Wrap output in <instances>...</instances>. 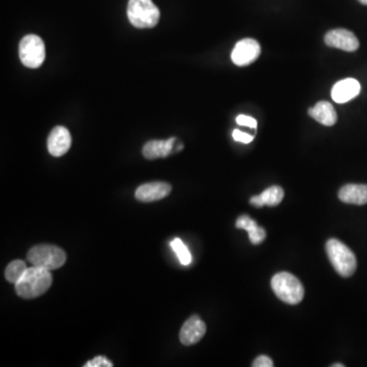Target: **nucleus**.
<instances>
[{
    "label": "nucleus",
    "instance_id": "1",
    "mask_svg": "<svg viewBox=\"0 0 367 367\" xmlns=\"http://www.w3.org/2000/svg\"><path fill=\"white\" fill-rule=\"evenodd\" d=\"M52 284L50 270L32 266L15 284L16 292L23 299H34L49 290Z\"/></svg>",
    "mask_w": 367,
    "mask_h": 367
},
{
    "label": "nucleus",
    "instance_id": "2",
    "mask_svg": "<svg viewBox=\"0 0 367 367\" xmlns=\"http://www.w3.org/2000/svg\"><path fill=\"white\" fill-rule=\"evenodd\" d=\"M325 250L332 267L338 275L349 277L354 274L357 268V260L350 248L337 239H330L325 245Z\"/></svg>",
    "mask_w": 367,
    "mask_h": 367
},
{
    "label": "nucleus",
    "instance_id": "3",
    "mask_svg": "<svg viewBox=\"0 0 367 367\" xmlns=\"http://www.w3.org/2000/svg\"><path fill=\"white\" fill-rule=\"evenodd\" d=\"M272 289L281 301L289 305H297L304 298V287L301 282L290 272H279L272 279Z\"/></svg>",
    "mask_w": 367,
    "mask_h": 367
},
{
    "label": "nucleus",
    "instance_id": "4",
    "mask_svg": "<svg viewBox=\"0 0 367 367\" xmlns=\"http://www.w3.org/2000/svg\"><path fill=\"white\" fill-rule=\"evenodd\" d=\"M128 18L138 29H151L160 23V8L152 0H128Z\"/></svg>",
    "mask_w": 367,
    "mask_h": 367
},
{
    "label": "nucleus",
    "instance_id": "5",
    "mask_svg": "<svg viewBox=\"0 0 367 367\" xmlns=\"http://www.w3.org/2000/svg\"><path fill=\"white\" fill-rule=\"evenodd\" d=\"M28 260L37 267L54 270L64 265L66 255L63 249L54 245H38L29 250Z\"/></svg>",
    "mask_w": 367,
    "mask_h": 367
},
{
    "label": "nucleus",
    "instance_id": "6",
    "mask_svg": "<svg viewBox=\"0 0 367 367\" xmlns=\"http://www.w3.org/2000/svg\"><path fill=\"white\" fill-rule=\"evenodd\" d=\"M20 61L26 68H37L42 66L46 56L45 45L42 39L33 34L25 36L18 46Z\"/></svg>",
    "mask_w": 367,
    "mask_h": 367
},
{
    "label": "nucleus",
    "instance_id": "7",
    "mask_svg": "<svg viewBox=\"0 0 367 367\" xmlns=\"http://www.w3.org/2000/svg\"><path fill=\"white\" fill-rule=\"evenodd\" d=\"M183 148L182 142L173 137L167 140H152L147 142L142 149V153L146 160H155L180 152Z\"/></svg>",
    "mask_w": 367,
    "mask_h": 367
},
{
    "label": "nucleus",
    "instance_id": "8",
    "mask_svg": "<svg viewBox=\"0 0 367 367\" xmlns=\"http://www.w3.org/2000/svg\"><path fill=\"white\" fill-rule=\"evenodd\" d=\"M261 48L256 40L245 38L239 41L231 52V61L238 66L253 64L260 55Z\"/></svg>",
    "mask_w": 367,
    "mask_h": 367
},
{
    "label": "nucleus",
    "instance_id": "9",
    "mask_svg": "<svg viewBox=\"0 0 367 367\" xmlns=\"http://www.w3.org/2000/svg\"><path fill=\"white\" fill-rule=\"evenodd\" d=\"M325 44L329 47L338 48L344 52H356L359 48V40L353 32L346 29H335L327 32L325 36Z\"/></svg>",
    "mask_w": 367,
    "mask_h": 367
},
{
    "label": "nucleus",
    "instance_id": "10",
    "mask_svg": "<svg viewBox=\"0 0 367 367\" xmlns=\"http://www.w3.org/2000/svg\"><path fill=\"white\" fill-rule=\"evenodd\" d=\"M71 146H72V136L68 128L59 126L50 132L47 140L48 151L50 155L54 157H61L70 150Z\"/></svg>",
    "mask_w": 367,
    "mask_h": 367
},
{
    "label": "nucleus",
    "instance_id": "11",
    "mask_svg": "<svg viewBox=\"0 0 367 367\" xmlns=\"http://www.w3.org/2000/svg\"><path fill=\"white\" fill-rule=\"evenodd\" d=\"M206 332V325L198 315H193L186 320L180 332V341L183 345L192 346L198 343Z\"/></svg>",
    "mask_w": 367,
    "mask_h": 367
},
{
    "label": "nucleus",
    "instance_id": "12",
    "mask_svg": "<svg viewBox=\"0 0 367 367\" xmlns=\"http://www.w3.org/2000/svg\"><path fill=\"white\" fill-rule=\"evenodd\" d=\"M172 192L169 184L164 182H153L143 184L135 193L137 200L141 202H153L162 200L169 196Z\"/></svg>",
    "mask_w": 367,
    "mask_h": 367
},
{
    "label": "nucleus",
    "instance_id": "13",
    "mask_svg": "<svg viewBox=\"0 0 367 367\" xmlns=\"http://www.w3.org/2000/svg\"><path fill=\"white\" fill-rule=\"evenodd\" d=\"M361 86L357 80L349 78L337 82L332 89V98L335 102L346 103L359 95Z\"/></svg>",
    "mask_w": 367,
    "mask_h": 367
},
{
    "label": "nucleus",
    "instance_id": "14",
    "mask_svg": "<svg viewBox=\"0 0 367 367\" xmlns=\"http://www.w3.org/2000/svg\"><path fill=\"white\" fill-rule=\"evenodd\" d=\"M338 196L344 203L364 205L367 204V185L348 184L339 189Z\"/></svg>",
    "mask_w": 367,
    "mask_h": 367
},
{
    "label": "nucleus",
    "instance_id": "15",
    "mask_svg": "<svg viewBox=\"0 0 367 367\" xmlns=\"http://www.w3.org/2000/svg\"><path fill=\"white\" fill-rule=\"evenodd\" d=\"M308 114L312 119L327 127H332L338 121L336 110L327 101H320L316 103L315 107L309 109Z\"/></svg>",
    "mask_w": 367,
    "mask_h": 367
},
{
    "label": "nucleus",
    "instance_id": "16",
    "mask_svg": "<svg viewBox=\"0 0 367 367\" xmlns=\"http://www.w3.org/2000/svg\"><path fill=\"white\" fill-rule=\"evenodd\" d=\"M236 228L245 229L249 236L250 242L254 245L261 244L266 238L265 229L257 226L256 222L248 215H241L236 222Z\"/></svg>",
    "mask_w": 367,
    "mask_h": 367
},
{
    "label": "nucleus",
    "instance_id": "17",
    "mask_svg": "<svg viewBox=\"0 0 367 367\" xmlns=\"http://www.w3.org/2000/svg\"><path fill=\"white\" fill-rule=\"evenodd\" d=\"M284 196V190L279 186H272L260 194L265 206H270V207L279 205L283 201Z\"/></svg>",
    "mask_w": 367,
    "mask_h": 367
},
{
    "label": "nucleus",
    "instance_id": "18",
    "mask_svg": "<svg viewBox=\"0 0 367 367\" xmlns=\"http://www.w3.org/2000/svg\"><path fill=\"white\" fill-rule=\"evenodd\" d=\"M27 270V265L24 261L13 260V263H9L4 272L6 279H8V283L16 284L22 279Z\"/></svg>",
    "mask_w": 367,
    "mask_h": 367
},
{
    "label": "nucleus",
    "instance_id": "19",
    "mask_svg": "<svg viewBox=\"0 0 367 367\" xmlns=\"http://www.w3.org/2000/svg\"><path fill=\"white\" fill-rule=\"evenodd\" d=\"M174 253L178 255L179 260L183 265H189L192 263V256L187 246L181 239L176 238L171 242Z\"/></svg>",
    "mask_w": 367,
    "mask_h": 367
},
{
    "label": "nucleus",
    "instance_id": "20",
    "mask_svg": "<svg viewBox=\"0 0 367 367\" xmlns=\"http://www.w3.org/2000/svg\"><path fill=\"white\" fill-rule=\"evenodd\" d=\"M85 367H112L114 364L110 360L107 359V357L102 356H96L93 358V359L90 360V361L87 362L84 366Z\"/></svg>",
    "mask_w": 367,
    "mask_h": 367
},
{
    "label": "nucleus",
    "instance_id": "21",
    "mask_svg": "<svg viewBox=\"0 0 367 367\" xmlns=\"http://www.w3.org/2000/svg\"><path fill=\"white\" fill-rule=\"evenodd\" d=\"M236 121H237L238 125L244 126V127L251 128H257L256 119L251 118V116H245V114H240V116H238L237 119H236Z\"/></svg>",
    "mask_w": 367,
    "mask_h": 367
},
{
    "label": "nucleus",
    "instance_id": "22",
    "mask_svg": "<svg viewBox=\"0 0 367 367\" xmlns=\"http://www.w3.org/2000/svg\"><path fill=\"white\" fill-rule=\"evenodd\" d=\"M233 138L235 141L241 142V143L249 144L253 141L254 137L247 133L241 132L240 130H234Z\"/></svg>",
    "mask_w": 367,
    "mask_h": 367
},
{
    "label": "nucleus",
    "instance_id": "23",
    "mask_svg": "<svg viewBox=\"0 0 367 367\" xmlns=\"http://www.w3.org/2000/svg\"><path fill=\"white\" fill-rule=\"evenodd\" d=\"M252 366L253 367H272L274 366V362L270 359V357L266 356V355H260L254 360L253 363H252Z\"/></svg>",
    "mask_w": 367,
    "mask_h": 367
},
{
    "label": "nucleus",
    "instance_id": "24",
    "mask_svg": "<svg viewBox=\"0 0 367 367\" xmlns=\"http://www.w3.org/2000/svg\"><path fill=\"white\" fill-rule=\"evenodd\" d=\"M250 204L253 205L254 207L261 208L265 206V203H263V199H261L260 195H257V196H253L250 198Z\"/></svg>",
    "mask_w": 367,
    "mask_h": 367
},
{
    "label": "nucleus",
    "instance_id": "25",
    "mask_svg": "<svg viewBox=\"0 0 367 367\" xmlns=\"http://www.w3.org/2000/svg\"><path fill=\"white\" fill-rule=\"evenodd\" d=\"M360 4H363V6H367V0H358Z\"/></svg>",
    "mask_w": 367,
    "mask_h": 367
},
{
    "label": "nucleus",
    "instance_id": "26",
    "mask_svg": "<svg viewBox=\"0 0 367 367\" xmlns=\"http://www.w3.org/2000/svg\"><path fill=\"white\" fill-rule=\"evenodd\" d=\"M332 367H344L343 364L338 363V364H332Z\"/></svg>",
    "mask_w": 367,
    "mask_h": 367
}]
</instances>
